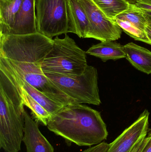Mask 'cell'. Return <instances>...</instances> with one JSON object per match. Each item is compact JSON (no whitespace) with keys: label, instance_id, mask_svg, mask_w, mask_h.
<instances>
[{"label":"cell","instance_id":"1","mask_svg":"<svg viewBox=\"0 0 151 152\" xmlns=\"http://www.w3.org/2000/svg\"><path fill=\"white\" fill-rule=\"evenodd\" d=\"M53 39L39 33L0 36V57L27 83L64 105L76 103L44 75L41 63L52 49Z\"/></svg>","mask_w":151,"mask_h":152},{"label":"cell","instance_id":"2","mask_svg":"<svg viewBox=\"0 0 151 152\" xmlns=\"http://www.w3.org/2000/svg\"><path fill=\"white\" fill-rule=\"evenodd\" d=\"M50 131L63 137L68 146L97 145L107 139L106 125L100 113L89 106L74 103L64 106L48 121Z\"/></svg>","mask_w":151,"mask_h":152},{"label":"cell","instance_id":"3","mask_svg":"<svg viewBox=\"0 0 151 152\" xmlns=\"http://www.w3.org/2000/svg\"><path fill=\"white\" fill-rule=\"evenodd\" d=\"M87 66L86 52L66 34L53 39L52 49L41 63L43 72L70 76L82 75Z\"/></svg>","mask_w":151,"mask_h":152},{"label":"cell","instance_id":"4","mask_svg":"<svg viewBox=\"0 0 151 152\" xmlns=\"http://www.w3.org/2000/svg\"><path fill=\"white\" fill-rule=\"evenodd\" d=\"M44 75L76 103L99 105L101 103L98 86L96 69L88 65L79 75H65L43 72Z\"/></svg>","mask_w":151,"mask_h":152},{"label":"cell","instance_id":"5","mask_svg":"<svg viewBox=\"0 0 151 152\" xmlns=\"http://www.w3.org/2000/svg\"><path fill=\"white\" fill-rule=\"evenodd\" d=\"M35 10L38 33L51 39L69 33V0H35Z\"/></svg>","mask_w":151,"mask_h":152},{"label":"cell","instance_id":"6","mask_svg":"<svg viewBox=\"0 0 151 152\" xmlns=\"http://www.w3.org/2000/svg\"><path fill=\"white\" fill-rule=\"evenodd\" d=\"M25 128L24 113L19 112L0 89V147L5 152L21 150Z\"/></svg>","mask_w":151,"mask_h":152},{"label":"cell","instance_id":"7","mask_svg":"<svg viewBox=\"0 0 151 152\" xmlns=\"http://www.w3.org/2000/svg\"><path fill=\"white\" fill-rule=\"evenodd\" d=\"M84 9L89 22L86 38L102 42L114 41L120 38L122 30L116 20L108 18L92 0H78Z\"/></svg>","mask_w":151,"mask_h":152},{"label":"cell","instance_id":"8","mask_svg":"<svg viewBox=\"0 0 151 152\" xmlns=\"http://www.w3.org/2000/svg\"><path fill=\"white\" fill-rule=\"evenodd\" d=\"M150 113L145 110L137 120L109 144L106 152H129L147 135Z\"/></svg>","mask_w":151,"mask_h":152},{"label":"cell","instance_id":"9","mask_svg":"<svg viewBox=\"0 0 151 152\" xmlns=\"http://www.w3.org/2000/svg\"><path fill=\"white\" fill-rule=\"evenodd\" d=\"M35 10V0H23L13 25L6 35H22L38 33Z\"/></svg>","mask_w":151,"mask_h":152},{"label":"cell","instance_id":"10","mask_svg":"<svg viewBox=\"0 0 151 152\" xmlns=\"http://www.w3.org/2000/svg\"><path fill=\"white\" fill-rule=\"evenodd\" d=\"M25 128L23 142L27 152H54L53 146L41 133L38 124L24 111Z\"/></svg>","mask_w":151,"mask_h":152},{"label":"cell","instance_id":"11","mask_svg":"<svg viewBox=\"0 0 151 152\" xmlns=\"http://www.w3.org/2000/svg\"><path fill=\"white\" fill-rule=\"evenodd\" d=\"M0 63L8 69L19 86L51 115L56 113L64 107V105L49 98L22 78L12 67L5 58L0 57Z\"/></svg>","mask_w":151,"mask_h":152},{"label":"cell","instance_id":"12","mask_svg":"<svg viewBox=\"0 0 151 152\" xmlns=\"http://www.w3.org/2000/svg\"><path fill=\"white\" fill-rule=\"evenodd\" d=\"M0 72L5 75L14 87L21 104L23 106L25 105L31 110L37 121L44 126H47L48 120L51 117V114L19 86L8 69L1 63Z\"/></svg>","mask_w":151,"mask_h":152},{"label":"cell","instance_id":"13","mask_svg":"<svg viewBox=\"0 0 151 152\" xmlns=\"http://www.w3.org/2000/svg\"><path fill=\"white\" fill-rule=\"evenodd\" d=\"M126 58L139 71L151 74V52L133 42L124 45Z\"/></svg>","mask_w":151,"mask_h":152},{"label":"cell","instance_id":"14","mask_svg":"<svg viewBox=\"0 0 151 152\" xmlns=\"http://www.w3.org/2000/svg\"><path fill=\"white\" fill-rule=\"evenodd\" d=\"M70 26L69 33L86 38L89 28L87 16L78 0H69Z\"/></svg>","mask_w":151,"mask_h":152},{"label":"cell","instance_id":"15","mask_svg":"<svg viewBox=\"0 0 151 152\" xmlns=\"http://www.w3.org/2000/svg\"><path fill=\"white\" fill-rule=\"evenodd\" d=\"M86 53L99 58L104 62L126 58L124 45L113 41L102 42L92 45Z\"/></svg>","mask_w":151,"mask_h":152},{"label":"cell","instance_id":"16","mask_svg":"<svg viewBox=\"0 0 151 152\" xmlns=\"http://www.w3.org/2000/svg\"><path fill=\"white\" fill-rule=\"evenodd\" d=\"M23 0H0V36L6 35L21 8Z\"/></svg>","mask_w":151,"mask_h":152},{"label":"cell","instance_id":"17","mask_svg":"<svg viewBox=\"0 0 151 152\" xmlns=\"http://www.w3.org/2000/svg\"><path fill=\"white\" fill-rule=\"evenodd\" d=\"M110 19L116 20L118 15L127 10L130 4L125 0H92Z\"/></svg>","mask_w":151,"mask_h":152},{"label":"cell","instance_id":"18","mask_svg":"<svg viewBox=\"0 0 151 152\" xmlns=\"http://www.w3.org/2000/svg\"><path fill=\"white\" fill-rule=\"evenodd\" d=\"M116 19L126 20L144 30L148 23L143 10L136 4H130L129 8L118 15Z\"/></svg>","mask_w":151,"mask_h":152},{"label":"cell","instance_id":"19","mask_svg":"<svg viewBox=\"0 0 151 152\" xmlns=\"http://www.w3.org/2000/svg\"><path fill=\"white\" fill-rule=\"evenodd\" d=\"M117 24L126 34L137 41H141L151 45V41L145 30L141 29L126 20L116 19Z\"/></svg>","mask_w":151,"mask_h":152},{"label":"cell","instance_id":"20","mask_svg":"<svg viewBox=\"0 0 151 152\" xmlns=\"http://www.w3.org/2000/svg\"><path fill=\"white\" fill-rule=\"evenodd\" d=\"M109 146V144L103 142L99 144L91 146L80 152H106Z\"/></svg>","mask_w":151,"mask_h":152},{"label":"cell","instance_id":"21","mask_svg":"<svg viewBox=\"0 0 151 152\" xmlns=\"http://www.w3.org/2000/svg\"><path fill=\"white\" fill-rule=\"evenodd\" d=\"M148 141V137L146 136L145 138L141 140L129 152H142L144 149Z\"/></svg>","mask_w":151,"mask_h":152},{"label":"cell","instance_id":"22","mask_svg":"<svg viewBox=\"0 0 151 152\" xmlns=\"http://www.w3.org/2000/svg\"><path fill=\"white\" fill-rule=\"evenodd\" d=\"M136 5L142 10L151 11V0H138Z\"/></svg>","mask_w":151,"mask_h":152},{"label":"cell","instance_id":"23","mask_svg":"<svg viewBox=\"0 0 151 152\" xmlns=\"http://www.w3.org/2000/svg\"><path fill=\"white\" fill-rule=\"evenodd\" d=\"M148 141L142 152H151V130L147 135Z\"/></svg>","mask_w":151,"mask_h":152},{"label":"cell","instance_id":"24","mask_svg":"<svg viewBox=\"0 0 151 152\" xmlns=\"http://www.w3.org/2000/svg\"><path fill=\"white\" fill-rule=\"evenodd\" d=\"M148 21V24L145 28V31L148 35L149 39L151 41V21L147 20Z\"/></svg>","mask_w":151,"mask_h":152},{"label":"cell","instance_id":"25","mask_svg":"<svg viewBox=\"0 0 151 152\" xmlns=\"http://www.w3.org/2000/svg\"><path fill=\"white\" fill-rule=\"evenodd\" d=\"M144 12V15L146 17L147 20H151V11L148 10H143Z\"/></svg>","mask_w":151,"mask_h":152},{"label":"cell","instance_id":"26","mask_svg":"<svg viewBox=\"0 0 151 152\" xmlns=\"http://www.w3.org/2000/svg\"><path fill=\"white\" fill-rule=\"evenodd\" d=\"M130 4H136L138 0H125Z\"/></svg>","mask_w":151,"mask_h":152}]
</instances>
